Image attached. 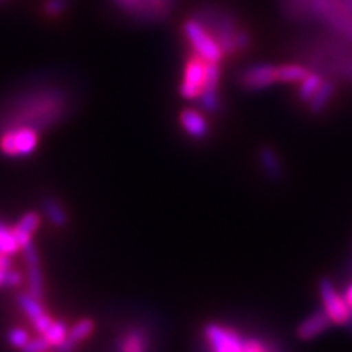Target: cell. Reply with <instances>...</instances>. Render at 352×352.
Wrapping results in <instances>:
<instances>
[{
    "instance_id": "6da1fadb",
    "label": "cell",
    "mask_w": 352,
    "mask_h": 352,
    "mask_svg": "<svg viewBox=\"0 0 352 352\" xmlns=\"http://www.w3.org/2000/svg\"><path fill=\"white\" fill-rule=\"evenodd\" d=\"M74 108L72 91L60 83H36L15 91L0 107V132L32 127L43 132L59 126Z\"/></svg>"
},
{
    "instance_id": "7a4b0ae2",
    "label": "cell",
    "mask_w": 352,
    "mask_h": 352,
    "mask_svg": "<svg viewBox=\"0 0 352 352\" xmlns=\"http://www.w3.org/2000/svg\"><path fill=\"white\" fill-rule=\"evenodd\" d=\"M183 32L188 43L191 44L195 54L202 57L204 60H208V63H222L223 56H226L222 47H220V44L214 34L199 20L189 19L184 21Z\"/></svg>"
},
{
    "instance_id": "3957f363",
    "label": "cell",
    "mask_w": 352,
    "mask_h": 352,
    "mask_svg": "<svg viewBox=\"0 0 352 352\" xmlns=\"http://www.w3.org/2000/svg\"><path fill=\"white\" fill-rule=\"evenodd\" d=\"M41 132L32 127H15L0 132V152L10 158L30 157L38 148Z\"/></svg>"
},
{
    "instance_id": "277c9868",
    "label": "cell",
    "mask_w": 352,
    "mask_h": 352,
    "mask_svg": "<svg viewBox=\"0 0 352 352\" xmlns=\"http://www.w3.org/2000/svg\"><path fill=\"white\" fill-rule=\"evenodd\" d=\"M320 298L321 308H323L333 324L344 327L352 320L351 307L347 305L344 296L338 292V289L334 287V284L329 279L320 280Z\"/></svg>"
},
{
    "instance_id": "5b68a950",
    "label": "cell",
    "mask_w": 352,
    "mask_h": 352,
    "mask_svg": "<svg viewBox=\"0 0 352 352\" xmlns=\"http://www.w3.org/2000/svg\"><path fill=\"white\" fill-rule=\"evenodd\" d=\"M209 63L197 54H192L184 64L183 82L179 85V95L184 100H197L204 91L206 82H208Z\"/></svg>"
},
{
    "instance_id": "8992f818",
    "label": "cell",
    "mask_w": 352,
    "mask_h": 352,
    "mask_svg": "<svg viewBox=\"0 0 352 352\" xmlns=\"http://www.w3.org/2000/svg\"><path fill=\"white\" fill-rule=\"evenodd\" d=\"M204 338L212 352H245V340L241 334L223 324H206Z\"/></svg>"
},
{
    "instance_id": "52a82bcc",
    "label": "cell",
    "mask_w": 352,
    "mask_h": 352,
    "mask_svg": "<svg viewBox=\"0 0 352 352\" xmlns=\"http://www.w3.org/2000/svg\"><path fill=\"white\" fill-rule=\"evenodd\" d=\"M116 3L134 19L155 21L168 15L173 0H116Z\"/></svg>"
},
{
    "instance_id": "ba28073f",
    "label": "cell",
    "mask_w": 352,
    "mask_h": 352,
    "mask_svg": "<svg viewBox=\"0 0 352 352\" xmlns=\"http://www.w3.org/2000/svg\"><path fill=\"white\" fill-rule=\"evenodd\" d=\"M26 263V292L38 300H44V279L41 270V259L36 246L32 241L21 248Z\"/></svg>"
},
{
    "instance_id": "9c48e42d",
    "label": "cell",
    "mask_w": 352,
    "mask_h": 352,
    "mask_svg": "<svg viewBox=\"0 0 352 352\" xmlns=\"http://www.w3.org/2000/svg\"><path fill=\"white\" fill-rule=\"evenodd\" d=\"M277 83V67L272 64H254L240 76V85L248 91H259Z\"/></svg>"
},
{
    "instance_id": "30bf717a",
    "label": "cell",
    "mask_w": 352,
    "mask_h": 352,
    "mask_svg": "<svg viewBox=\"0 0 352 352\" xmlns=\"http://www.w3.org/2000/svg\"><path fill=\"white\" fill-rule=\"evenodd\" d=\"M16 302H19V307L21 311L28 316V320L32 321L33 328L36 329L38 334H43L47 328L52 324V316L47 314L46 308L43 307V302L30 296L28 292H21L16 296Z\"/></svg>"
},
{
    "instance_id": "8fae6325",
    "label": "cell",
    "mask_w": 352,
    "mask_h": 352,
    "mask_svg": "<svg viewBox=\"0 0 352 352\" xmlns=\"http://www.w3.org/2000/svg\"><path fill=\"white\" fill-rule=\"evenodd\" d=\"M179 124H182L183 131L186 132L191 139L202 140L209 135L210 126L208 118L202 114L199 109L195 108H184L179 113Z\"/></svg>"
},
{
    "instance_id": "7c38bea8",
    "label": "cell",
    "mask_w": 352,
    "mask_h": 352,
    "mask_svg": "<svg viewBox=\"0 0 352 352\" xmlns=\"http://www.w3.org/2000/svg\"><path fill=\"white\" fill-rule=\"evenodd\" d=\"M329 324H331V320L328 318V315L324 314V310L321 308V310H316L311 315H308L307 318L298 324L296 334L298 340L311 341L327 331Z\"/></svg>"
},
{
    "instance_id": "4fadbf2b",
    "label": "cell",
    "mask_w": 352,
    "mask_h": 352,
    "mask_svg": "<svg viewBox=\"0 0 352 352\" xmlns=\"http://www.w3.org/2000/svg\"><path fill=\"white\" fill-rule=\"evenodd\" d=\"M118 347L121 352H147L148 333L142 324H132L120 334Z\"/></svg>"
},
{
    "instance_id": "5bb4252c",
    "label": "cell",
    "mask_w": 352,
    "mask_h": 352,
    "mask_svg": "<svg viewBox=\"0 0 352 352\" xmlns=\"http://www.w3.org/2000/svg\"><path fill=\"white\" fill-rule=\"evenodd\" d=\"M95 329V321L90 318H82L80 321H77L72 328L69 329L67 338L60 342L59 346H56L57 352H74L78 342L85 341L88 336H91Z\"/></svg>"
},
{
    "instance_id": "9a60e30c",
    "label": "cell",
    "mask_w": 352,
    "mask_h": 352,
    "mask_svg": "<svg viewBox=\"0 0 352 352\" xmlns=\"http://www.w3.org/2000/svg\"><path fill=\"white\" fill-rule=\"evenodd\" d=\"M39 223H41V217H39V214L34 212V210H30V212L21 215L19 222L12 227L13 235H15L16 241H19L20 248H23V246L32 243L33 235L39 228Z\"/></svg>"
},
{
    "instance_id": "2e32d148",
    "label": "cell",
    "mask_w": 352,
    "mask_h": 352,
    "mask_svg": "<svg viewBox=\"0 0 352 352\" xmlns=\"http://www.w3.org/2000/svg\"><path fill=\"white\" fill-rule=\"evenodd\" d=\"M259 164H261L264 173L270 176L271 179H274V182H279L284 176L283 164H280V158L274 148L261 147V151H259Z\"/></svg>"
},
{
    "instance_id": "e0dca14e",
    "label": "cell",
    "mask_w": 352,
    "mask_h": 352,
    "mask_svg": "<svg viewBox=\"0 0 352 352\" xmlns=\"http://www.w3.org/2000/svg\"><path fill=\"white\" fill-rule=\"evenodd\" d=\"M334 94H336V85L333 82L324 80L321 83V87L318 88V91L314 95V98L307 103L308 109H310L311 114H320L323 113L329 104V101L333 100Z\"/></svg>"
},
{
    "instance_id": "ac0fdd59",
    "label": "cell",
    "mask_w": 352,
    "mask_h": 352,
    "mask_svg": "<svg viewBox=\"0 0 352 352\" xmlns=\"http://www.w3.org/2000/svg\"><path fill=\"white\" fill-rule=\"evenodd\" d=\"M41 208H43L44 215H46L47 220H50L52 226L54 227L67 226V220H69L67 210H65L64 206L57 199H54V197H46V199H43Z\"/></svg>"
},
{
    "instance_id": "d6986e66",
    "label": "cell",
    "mask_w": 352,
    "mask_h": 352,
    "mask_svg": "<svg viewBox=\"0 0 352 352\" xmlns=\"http://www.w3.org/2000/svg\"><path fill=\"white\" fill-rule=\"evenodd\" d=\"M310 70L300 64H284L277 67V83H300Z\"/></svg>"
},
{
    "instance_id": "ffe728a7",
    "label": "cell",
    "mask_w": 352,
    "mask_h": 352,
    "mask_svg": "<svg viewBox=\"0 0 352 352\" xmlns=\"http://www.w3.org/2000/svg\"><path fill=\"white\" fill-rule=\"evenodd\" d=\"M324 82V78L321 77V74L318 72H310L308 76L303 78V80L298 83V100L302 101V103H308L311 98H314V95L318 91V88L321 87V83Z\"/></svg>"
},
{
    "instance_id": "44dd1931",
    "label": "cell",
    "mask_w": 352,
    "mask_h": 352,
    "mask_svg": "<svg viewBox=\"0 0 352 352\" xmlns=\"http://www.w3.org/2000/svg\"><path fill=\"white\" fill-rule=\"evenodd\" d=\"M19 252H21L19 241H16L15 235H13L12 227H7L6 223L0 222V253L13 256Z\"/></svg>"
},
{
    "instance_id": "7402d4cb",
    "label": "cell",
    "mask_w": 352,
    "mask_h": 352,
    "mask_svg": "<svg viewBox=\"0 0 352 352\" xmlns=\"http://www.w3.org/2000/svg\"><path fill=\"white\" fill-rule=\"evenodd\" d=\"M67 333H69L67 324H65L64 321L54 320L52 321L51 327L43 333V336L46 338V341L50 342L51 347H56V346H59L60 342L65 340V338H67Z\"/></svg>"
},
{
    "instance_id": "603a6c76",
    "label": "cell",
    "mask_w": 352,
    "mask_h": 352,
    "mask_svg": "<svg viewBox=\"0 0 352 352\" xmlns=\"http://www.w3.org/2000/svg\"><path fill=\"white\" fill-rule=\"evenodd\" d=\"M197 100H199V107L206 113H217L220 109L219 90H204Z\"/></svg>"
},
{
    "instance_id": "cb8c5ba5",
    "label": "cell",
    "mask_w": 352,
    "mask_h": 352,
    "mask_svg": "<svg viewBox=\"0 0 352 352\" xmlns=\"http://www.w3.org/2000/svg\"><path fill=\"white\" fill-rule=\"evenodd\" d=\"M7 341L10 342V346L16 347V349H23L26 342L30 341V333L25 328H12L7 333Z\"/></svg>"
},
{
    "instance_id": "d4e9b609",
    "label": "cell",
    "mask_w": 352,
    "mask_h": 352,
    "mask_svg": "<svg viewBox=\"0 0 352 352\" xmlns=\"http://www.w3.org/2000/svg\"><path fill=\"white\" fill-rule=\"evenodd\" d=\"M50 347L51 346L46 341V338L43 334H38L36 338H30V341L26 342V346L21 349V352H47Z\"/></svg>"
},
{
    "instance_id": "484cf974",
    "label": "cell",
    "mask_w": 352,
    "mask_h": 352,
    "mask_svg": "<svg viewBox=\"0 0 352 352\" xmlns=\"http://www.w3.org/2000/svg\"><path fill=\"white\" fill-rule=\"evenodd\" d=\"M65 8H67V0H47V2L44 3V12L50 16L60 15Z\"/></svg>"
},
{
    "instance_id": "4316f807",
    "label": "cell",
    "mask_w": 352,
    "mask_h": 352,
    "mask_svg": "<svg viewBox=\"0 0 352 352\" xmlns=\"http://www.w3.org/2000/svg\"><path fill=\"white\" fill-rule=\"evenodd\" d=\"M245 352H272L271 347L256 338L245 340Z\"/></svg>"
},
{
    "instance_id": "83f0119b",
    "label": "cell",
    "mask_w": 352,
    "mask_h": 352,
    "mask_svg": "<svg viewBox=\"0 0 352 352\" xmlns=\"http://www.w3.org/2000/svg\"><path fill=\"white\" fill-rule=\"evenodd\" d=\"M21 284H23V274H21L20 271L12 270L10 267L6 274V287H20Z\"/></svg>"
},
{
    "instance_id": "f1b7e54d",
    "label": "cell",
    "mask_w": 352,
    "mask_h": 352,
    "mask_svg": "<svg viewBox=\"0 0 352 352\" xmlns=\"http://www.w3.org/2000/svg\"><path fill=\"white\" fill-rule=\"evenodd\" d=\"M250 43H252L250 33L243 32V30L236 32V34H235V47H236V51H245L246 47L250 46Z\"/></svg>"
},
{
    "instance_id": "f546056e",
    "label": "cell",
    "mask_w": 352,
    "mask_h": 352,
    "mask_svg": "<svg viewBox=\"0 0 352 352\" xmlns=\"http://www.w3.org/2000/svg\"><path fill=\"white\" fill-rule=\"evenodd\" d=\"M342 296H344L347 305H349L351 310H352V284L347 285V289L344 290V294H342Z\"/></svg>"
},
{
    "instance_id": "4dcf8cb0",
    "label": "cell",
    "mask_w": 352,
    "mask_h": 352,
    "mask_svg": "<svg viewBox=\"0 0 352 352\" xmlns=\"http://www.w3.org/2000/svg\"><path fill=\"white\" fill-rule=\"evenodd\" d=\"M8 270H3V267H0V287H6V274H7Z\"/></svg>"
},
{
    "instance_id": "1f68e13d",
    "label": "cell",
    "mask_w": 352,
    "mask_h": 352,
    "mask_svg": "<svg viewBox=\"0 0 352 352\" xmlns=\"http://www.w3.org/2000/svg\"><path fill=\"white\" fill-rule=\"evenodd\" d=\"M3 2H6V0H0V3H3Z\"/></svg>"
}]
</instances>
